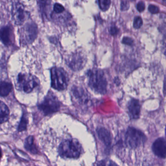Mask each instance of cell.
<instances>
[{
  "mask_svg": "<svg viewBox=\"0 0 166 166\" xmlns=\"http://www.w3.org/2000/svg\"></svg>",
  "mask_w": 166,
  "mask_h": 166,
  "instance_id": "1f68e13d",
  "label": "cell"
},
{
  "mask_svg": "<svg viewBox=\"0 0 166 166\" xmlns=\"http://www.w3.org/2000/svg\"><path fill=\"white\" fill-rule=\"evenodd\" d=\"M148 10L152 14H156L159 12V8L158 6L152 5H149Z\"/></svg>",
  "mask_w": 166,
  "mask_h": 166,
  "instance_id": "d4e9b609",
  "label": "cell"
},
{
  "mask_svg": "<svg viewBox=\"0 0 166 166\" xmlns=\"http://www.w3.org/2000/svg\"><path fill=\"white\" fill-rule=\"evenodd\" d=\"M142 24V20L141 18L140 17H136L134 19V24H133L134 27L136 29L140 28Z\"/></svg>",
  "mask_w": 166,
  "mask_h": 166,
  "instance_id": "7402d4cb",
  "label": "cell"
},
{
  "mask_svg": "<svg viewBox=\"0 0 166 166\" xmlns=\"http://www.w3.org/2000/svg\"><path fill=\"white\" fill-rule=\"evenodd\" d=\"M12 18L17 25H21L25 21L26 13L22 4L20 3L13 4L11 10Z\"/></svg>",
  "mask_w": 166,
  "mask_h": 166,
  "instance_id": "ba28073f",
  "label": "cell"
},
{
  "mask_svg": "<svg viewBox=\"0 0 166 166\" xmlns=\"http://www.w3.org/2000/svg\"><path fill=\"white\" fill-rule=\"evenodd\" d=\"M118 29L115 26L113 27H111L110 29V33L112 35H116L118 34Z\"/></svg>",
  "mask_w": 166,
  "mask_h": 166,
  "instance_id": "83f0119b",
  "label": "cell"
},
{
  "mask_svg": "<svg viewBox=\"0 0 166 166\" xmlns=\"http://www.w3.org/2000/svg\"><path fill=\"white\" fill-rule=\"evenodd\" d=\"M13 34L11 27L5 26L0 29V40L6 46H9L12 43Z\"/></svg>",
  "mask_w": 166,
  "mask_h": 166,
  "instance_id": "8fae6325",
  "label": "cell"
},
{
  "mask_svg": "<svg viewBox=\"0 0 166 166\" xmlns=\"http://www.w3.org/2000/svg\"><path fill=\"white\" fill-rule=\"evenodd\" d=\"M27 118L26 115L24 114V115H22L21 120L20 122L19 127H18V131L19 132H22L26 130L27 128Z\"/></svg>",
  "mask_w": 166,
  "mask_h": 166,
  "instance_id": "d6986e66",
  "label": "cell"
},
{
  "mask_svg": "<svg viewBox=\"0 0 166 166\" xmlns=\"http://www.w3.org/2000/svg\"><path fill=\"white\" fill-rule=\"evenodd\" d=\"M83 152L82 146L75 139H69L61 142L58 149L60 155L66 158H78Z\"/></svg>",
  "mask_w": 166,
  "mask_h": 166,
  "instance_id": "6da1fadb",
  "label": "cell"
},
{
  "mask_svg": "<svg viewBox=\"0 0 166 166\" xmlns=\"http://www.w3.org/2000/svg\"><path fill=\"white\" fill-rule=\"evenodd\" d=\"M122 42L124 44L128 45H133V40L129 37H124L123 38V40H122Z\"/></svg>",
  "mask_w": 166,
  "mask_h": 166,
  "instance_id": "484cf974",
  "label": "cell"
},
{
  "mask_svg": "<svg viewBox=\"0 0 166 166\" xmlns=\"http://www.w3.org/2000/svg\"><path fill=\"white\" fill-rule=\"evenodd\" d=\"M24 147L26 150L32 154H36L38 152L36 145L34 142V138L33 136H29L25 140Z\"/></svg>",
  "mask_w": 166,
  "mask_h": 166,
  "instance_id": "9a60e30c",
  "label": "cell"
},
{
  "mask_svg": "<svg viewBox=\"0 0 166 166\" xmlns=\"http://www.w3.org/2000/svg\"><path fill=\"white\" fill-rule=\"evenodd\" d=\"M12 89L10 83L5 81H0V96L5 97L8 96Z\"/></svg>",
  "mask_w": 166,
  "mask_h": 166,
  "instance_id": "2e32d148",
  "label": "cell"
},
{
  "mask_svg": "<svg viewBox=\"0 0 166 166\" xmlns=\"http://www.w3.org/2000/svg\"><path fill=\"white\" fill-rule=\"evenodd\" d=\"M98 166H119L113 161L109 159L103 160L98 163Z\"/></svg>",
  "mask_w": 166,
  "mask_h": 166,
  "instance_id": "44dd1931",
  "label": "cell"
},
{
  "mask_svg": "<svg viewBox=\"0 0 166 166\" xmlns=\"http://www.w3.org/2000/svg\"><path fill=\"white\" fill-rule=\"evenodd\" d=\"M147 138L144 133L135 128L129 127L125 135V143L127 146L135 149L146 142Z\"/></svg>",
  "mask_w": 166,
  "mask_h": 166,
  "instance_id": "277c9868",
  "label": "cell"
},
{
  "mask_svg": "<svg viewBox=\"0 0 166 166\" xmlns=\"http://www.w3.org/2000/svg\"><path fill=\"white\" fill-rule=\"evenodd\" d=\"M128 108L129 116L132 119H137L139 117L140 105L139 101L136 99H132L128 103Z\"/></svg>",
  "mask_w": 166,
  "mask_h": 166,
  "instance_id": "7c38bea8",
  "label": "cell"
},
{
  "mask_svg": "<svg viewBox=\"0 0 166 166\" xmlns=\"http://www.w3.org/2000/svg\"><path fill=\"white\" fill-rule=\"evenodd\" d=\"M129 8H130V4L129 2L127 0L122 1L120 5V8L122 11H126L129 9Z\"/></svg>",
  "mask_w": 166,
  "mask_h": 166,
  "instance_id": "cb8c5ba5",
  "label": "cell"
},
{
  "mask_svg": "<svg viewBox=\"0 0 166 166\" xmlns=\"http://www.w3.org/2000/svg\"><path fill=\"white\" fill-rule=\"evenodd\" d=\"M152 152L156 156L161 158H166V139L158 138L155 140L152 147Z\"/></svg>",
  "mask_w": 166,
  "mask_h": 166,
  "instance_id": "30bf717a",
  "label": "cell"
},
{
  "mask_svg": "<svg viewBox=\"0 0 166 166\" xmlns=\"http://www.w3.org/2000/svg\"><path fill=\"white\" fill-rule=\"evenodd\" d=\"M164 93L166 94V81L164 84Z\"/></svg>",
  "mask_w": 166,
  "mask_h": 166,
  "instance_id": "f1b7e54d",
  "label": "cell"
},
{
  "mask_svg": "<svg viewBox=\"0 0 166 166\" xmlns=\"http://www.w3.org/2000/svg\"><path fill=\"white\" fill-rule=\"evenodd\" d=\"M51 86L58 91L66 89L68 85V74L63 69L53 67L51 70Z\"/></svg>",
  "mask_w": 166,
  "mask_h": 166,
  "instance_id": "3957f363",
  "label": "cell"
},
{
  "mask_svg": "<svg viewBox=\"0 0 166 166\" xmlns=\"http://www.w3.org/2000/svg\"><path fill=\"white\" fill-rule=\"evenodd\" d=\"M86 63L84 56L79 52L73 53L68 59L67 64L73 71H77L83 68Z\"/></svg>",
  "mask_w": 166,
  "mask_h": 166,
  "instance_id": "9c48e42d",
  "label": "cell"
},
{
  "mask_svg": "<svg viewBox=\"0 0 166 166\" xmlns=\"http://www.w3.org/2000/svg\"><path fill=\"white\" fill-rule=\"evenodd\" d=\"M164 1L166 2V0H164Z\"/></svg>",
  "mask_w": 166,
  "mask_h": 166,
  "instance_id": "4dcf8cb0",
  "label": "cell"
},
{
  "mask_svg": "<svg viewBox=\"0 0 166 166\" xmlns=\"http://www.w3.org/2000/svg\"><path fill=\"white\" fill-rule=\"evenodd\" d=\"M88 85L94 91L101 94L107 92V81L104 73L100 69L90 70L88 72Z\"/></svg>",
  "mask_w": 166,
  "mask_h": 166,
  "instance_id": "7a4b0ae2",
  "label": "cell"
},
{
  "mask_svg": "<svg viewBox=\"0 0 166 166\" xmlns=\"http://www.w3.org/2000/svg\"><path fill=\"white\" fill-rule=\"evenodd\" d=\"M53 10H54V11L56 13L59 14V13L63 12L64 11L65 9L64 6L61 5V4L56 3L54 5Z\"/></svg>",
  "mask_w": 166,
  "mask_h": 166,
  "instance_id": "603a6c76",
  "label": "cell"
},
{
  "mask_svg": "<svg viewBox=\"0 0 166 166\" xmlns=\"http://www.w3.org/2000/svg\"><path fill=\"white\" fill-rule=\"evenodd\" d=\"M37 2L41 12L45 13L47 8L50 5V0H37Z\"/></svg>",
  "mask_w": 166,
  "mask_h": 166,
  "instance_id": "ffe728a7",
  "label": "cell"
},
{
  "mask_svg": "<svg viewBox=\"0 0 166 166\" xmlns=\"http://www.w3.org/2000/svg\"><path fill=\"white\" fill-rule=\"evenodd\" d=\"M136 8L139 12H141L144 11L145 8V4L144 2L142 1L139 2L136 5Z\"/></svg>",
  "mask_w": 166,
  "mask_h": 166,
  "instance_id": "4316f807",
  "label": "cell"
},
{
  "mask_svg": "<svg viewBox=\"0 0 166 166\" xmlns=\"http://www.w3.org/2000/svg\"><path fill=\"white\" fill-rule=\"evenodd\" d=\"M38 108L45 115L56 113L60 108V102L56 96L52 92H49L43 101L39 104Z\"/></svg>",
  "mask_w": 166,
  "mask_h": 166,
  "instance_id": "8992f818",
  "label": "cell"
},
{
  "mask_svg": "<svg viewBox=\"0 0 166 166\" xmlns=\"http://www.w3.org/2000/svg\"><path fill=\"white\" fill-rule=\"evenodd\" d=\"M98 136L105 146L109 147L111 144L112 138L110 133L104 128H100L97 130Z\"/></svg>",
  "mask_w": 166,
  "mask_h": 166,
  "instance_id": "4fadbf2b",
  "label": "cell"
},
{
  "mask_svg": "<svg viewBox=\"0 0 166 166\" xmlns=\"http://www.w3.org/2000/svg\"><path fill=\"white\" fill-rule=\"evenodd\" d=\"M72 92L75 98L80 100V102L86 103L88 102V96L83 89L75 87L73 88Z\"/></svg>",
  "mask_w": 166,
  "mask_h": 166,
  "instance_id": "e0dca14e",
  "label": "cell"
},
{
  "mask_svg": "<svg viewBox=\"0 0 166 166\" xmlns=\"http://www.w3.org/2000/svg\"><path fill=\"white\" fill-rule=\"evenodd\" d=\"M37 35V28L34 23H28L22 28L21 35V41L24 45L31 43Z\"/></svg>",
  "mask_w": 166,
  "mask_h": 166,
  "instance_id": "52a82bcc",
  "label": "cell"
},
{
  "mask_svg": "<svg viewBox=\"0 0 166 166\" xmlns=\"http://www.w3.org/2000/svg\"><path fill=\"white\" fill-rule=\"evenodd\" d=\"M9 110L5 103L0 101V124L5 123L8 120Z\"/></svg>",
  "mask_w": 166,
  "mask_h": 166,
  "instance_id": "5bb4252c",
  "label": "cell"
},
{
  "mask_svg": "<svg viewBox=\"0 0 166 166\" xmlns=\"http://www.w3.org/2000/svg\"><path fill=\"white\" fill-rule=\"evenodd\" d=\"M100 8L103 11L108 10L110 6L111 0H98Z\"/></svg>",
  "mask_w": 166,
  "mask_h": 166,
  "instance_id": "ac0fdd59",
  "label": "cell"
},
{
  "mask_svg": "<svg viewBox=\"0 0 166 166\" xmlns=\"http://www.w3.org/2000/svg\"><path fill=\"white\" fill-rule=\"evenodd\" d=\"M2 157V152H1V149H0V159H1V158Z\"/></svg>",
  "mask_w": 166,
  "mask_h": 166,
  "instance_id": "f546056e",
  "label": "cell"
},
{
  "mask_svg": "<svg viewBox=\"0 0 166 166\" xmlns=\"http://www.w3.org/2000/svg\"><path fill=\"white\" fill-rule=\"evenodd\" d=\"M39 85L36 77L28 73H20L17 78V87L26 93H30Z\"/></svg>",
  "mask_w": 166,
  "mask_h": 166,
  "instance_id": "5b68a950",
  "label": "cell"
}]
</instances>
